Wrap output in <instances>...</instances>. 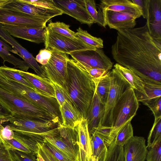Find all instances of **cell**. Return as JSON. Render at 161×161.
I'll return each instance as SVG.
<instances>
[{
    "instance_id": "cell-43",
    "label": "cell",
    "mask_w": 161,
    "mask_h": 161,
    "mask_svg": "<svg viewBox=\"0 0 161 161\" xmlns=\"http://www.w3.org/2000/svg\"><path fill=\"white\" fill-rule=\"evenodd\" d=\"M51 49H43L40 50L38 54L36 56L35 59L37 62L42 65L47 64L50 59L52 54Z\"/></svg>"
},
{
    "instance_id": "cell-10",
    "label": "cell",
    "mask_w": 161,
    "mask_h": 161,
    "mask_svg": "<svg viewBox=\"0 0 161 161\" xmlns=\"http://www.w3.org/2000/svg\"><path fill=\"white\" fill-rule=\"evenodd\" d=\"M52 18L32 16L0 7V24L27 27H46Z\"/></svg>"
},
{
    "instance_id": "cell-11",
    "label": "cell",
    "mask_w": 161,
    "mask_h": 161,
    "mask_svg": "<svg viewBox=\"0 0 161 161\" xmlns=\"http://www.w3.org/2000/svg\"><path fill=\"white\" fill-rule=\"evenodd\" d=\"M57 8L81 24L91 26L94 23L89 13L85 0H53Z\"/></svg>"
},
{
    "instance_id": "cell-8",
    "label": "cell",
    "mask_w": 161,
    "mask_h": 161,
    "mask_svg": "<svg viewBox=\"0 0 161 161\" xmlns=\"http://www.w3.org/2000/svg\"><path fill=\"white\" fill-rule=\"evenodd\" d=\"M44 43L46 49H54L67 54L81 50L96 49L79 39H73L60 35L47 27Z\"/></svg>"
},
{
    "instance_id": "cell-50",
    "label": "cell",
    "mask_w": 161,
    "mask_h": 161,
    "mask_svg": "<svg viewBox=\"0 0 161 161\" xmlns=\"http://www.w3.org/2000/svg\"><path fill=\"white\" fill-rule=\"evenodd\" d=\"M0 161H12L9 150L0 139Z\"/></svg>"
},
{
    "instance_id": "cell-38",
    "label": "cell",
    "mask_w": 161,
    "mask_h": 161,
    "mask_svg": "<svg viewBox=\"0 0 161 161\" xmlns=\"http://www.w3.org/2000/svg\"><path fill=\"white\" fill-rule=\"evenodd\" d=\"M12 161H37V156L16 150L8 149Z\"/></svg>"
},
{
    "instance_id": "cell-16",
    "label": "cell",
    "mask_w": 161,
    "mask_h": 161,
    "mask_svg": "<svg viewBox=\"0 0 161 161\" xmlns=\"http://www.w3.org/2000/svg\"><path fill=\"white\" fill-rule=\"evenodd\" d=\"M77 128L78 136V151L76 161H89L92 156V151L86 119L82 118Z\"/></svg>"
},
{
    "instance_id": "cell-3",
    "label": "cell",
    "mask_w": 161,
    "mask_h": 161,
    "mask_svg": "<svg viewBox=\"0 0 161 161\" xmlns=\"http://www.w3.org/2000/svg\"><path fill=\"white\" fill-rule=\"evenodd\" d=\"M0 104L10 116L58 122L40 108L0 87Z\"/></svg>"
},
{
    "instance_id": "cell-44",
    "label": "cell",
    "mask_w": 161,
    "mask_h": 161,
    "mask_svg": "<svg viewBox=\"0 0 161 161\" xmlns=\"http://www.w3.org/2000/svg\"><path fill=\"white\" fill-rule=\"evenodd\" d=\"M23 1L26 3L39 7L51 9L58 8L56 7L53 0H23Z\"/></svg>"
},
{
    "instance_id": "cell-39",
    "label": "cell",
    "mask_w": 161,
    "mask_h": 161,
    "mask_svg": "<svg viewBox=\"0 0 161 161\" xmlns=\"http://www.w3.org/2000/svg\"><path fill=\"white\" fill-rule=\"evenodd\" d=\"M42 143L45 147L58 161H76L72 159L45 139Z\"/></svg>"
},
{
    "instance_id": "cell-52",
    "label": "cell",
    "mask_w": 161,
    "mask_h": 161,
    "mask_svg": "<svg viewBox=\"0 0 161 161\" xmlns=\"http://www.w3.org/2000/svg\"><path fill=\"white\" fill-rule=\"evenodd\" d=\"M12 1V0H0V7L3 6Z\"/></svg>"
},
{
    "instance_id": "cell-22",
    "label": "cell",
    "mask_w": 161,
    "mask_h": 161,
    "mask_svg": "<svg viewBox=\"0 0 161 161\" xmlns=\"http://www.w3.org/2000/svg\"><path fill=\"white\" fill-rule=\"evenodd\" d=\"M59 110L61 124L65 127L74 129L82 118L79 112L68 100H66L63 104L59 107Z\"/></svg>"
},
{
    "instance_id": "cell-14",
    "label": "cell",
    "mask_w": 161,
    "mask_h": 161,
    "mask_svg": "<svg viewBox=\"0 0 161 161\" xmlns=\"http://www.w3.org/2000/svg\"><path fill=\"white\" fill-rule=\"evenodd\" d=\"M3 27L13 37L36 43L45 42L46 27L34 28L3 25Z\"/></svg>"
},
{
    "instance_id": "cell-15",
    "label": "cell",
    "mask_w": 161,
    "mask_h": 161,
    "mask_svg": "<svg viewBox=\"0 0 161 161\" xmlns=\"http://www.w3.org/2000/svg\"><path fill=\"white\" fill-rule=\"evenodd\" d=\"M125 161H145L147 153L145 139L133 136L123 147Z\"/></svg>"
},
{
    "instance_id": "cell-42",
    "label": "cell",
    "mask_w": 161,
    "mask_h": 161,
    "mask_svg": "<svg viewBox=\"0 0 161 161\" xmlns=\"http://www.w3.org/2000/svg\"><path fill=\"white\" fill-rule=\"evenodd\" d=\"M112 129V127L103 126L100 123L95 132L104 141L107 147L110 144L109 139Z\"/></svg>"
},
{
    "instance_id": "cell-49",
    "label": "cell",
    "mask_w": 161,
    "mask_h": 161,
    "mask_svg": "<svg viewBox=\"0 0 161 161\" xmlns=\"http://www.w3.org/2000/svg\"><path fill=\"white\" fill-rule=\"evenodd\" d=\"M149 0H132L131 1L136 5L140 8L142 16L147 19L148 14V6Z\"/></svg>"
},
{
    "instance_id": "cell-28",
    "label": "cell",
    "mask_w": 161,
    "mask_h": 161,
    "mask_svg": "<svg viewBox=\"0 0 161 161\" xmlns=\"http://www.w3.org/2000/svg\"><path fill=\"white\" fill-rule=\"evenodd\" d=\"M134 92L138 102L142 103L152 99L161 97V85L144 82L143 91L141 92L136 91Z\"/></svg>"
},
{
    "instance_id": "cell-25",
    "label": "cell",
    "mask_w": 161,
    "mask_h": 161,
    "mask_svg": "<svg viewBox=\"0 0 161 161\" xmlns=\"http://www.w3.org/2000/svg\"><path fill=\"white\" fill-rule=\"evenodd\" d=\"M114 67L134 91L141 92L143 91L144 81L134 72L118 63L114 64Z\"/></svg>"
},
{
    "instance_id": "cell-12",
    "label": "cell",
    "mask_w": 161,
    "mask_h": 161,
    "mask_svg": "<svg viewBox=\"0 0 161 161\" xmlns=\"http://www.w3.org/2000/svg\"><path fill=\"white\" fill-rule=\"evenodd\" d=\"M0 38L10 45L13 49L16 51L18 56L22 58L29 66L33 69L36 75L45 77L44 73L32 55L9 34L3 27V25L0 24Z\"/></svg>"
},
{
    "instance_id": "cell-30",
    "label": "cell",
    "mask_w": 161,
    "mask_h": 161,
    "mask_svg": "<svg viewBox=\"0 0 161 161\" xmlns=\"http://www.w3.org/2000/svg\"><path fill=\"white\" fill-rule=\"evenodd\" d=\"M92 156L97 161H105L108 152V147L104 141L94 132L90 136Z\"/></svg>"
},
{
    "instance_id": "cell-36",
    "label": "cell",
    "mask_w": 161,
    "mask_h": 161,
    "mask_svg": "<svg viewBox=\"0 0 161 161\" xmlns=\"http://www.w3.org/2000/svg\"><path fill=\"white\" fill-rule=\"evenodd\" d=\"M105 161H125L123 147L116 145L114 140L108 147Z\"/></svg>"
},
{
    "instance_id": "cell-24",
    "label": "cell",
    "mask_w": 161,
    "mask_h": 161,
    "mask_svg": "<svg viewBox=\"0 0 161 161\" xmlns=\"http://www.w3.org/2000/svg\"><path fill=\"white\" fill-rule=\"evenodd\" d=\"M11 10L32 16L43 17L46 13V9L26 3L23 0H12L2 7Z\"/></svg>"
},
{
    "instance_id": "cell-4",
    "label": "cell",
    "mask_w": 161,
    "mask_h": 161,
    "mask_svg": "<svg viewBox=\"0 0 161 161\" xmlns=\"http://www.w3.org/2000/svg\"><path fill=\"white\" fill-rule=\"evenodd\" d=\"M139 106L134 90L130 88L120 98L114 109L112 116V127L109 141H114L119 131L136 115Z\"/></svg>"
},
{
    "instance_id": "cell-1",
    "label": "cell",
    "mask_w": 161,
    "mask_h": 161,
    "mask_svg": "<svg viewBox=\"0 0 161 161\" xmlns=\"http://www.w3.org/2000/svg\"><path fill=\"white\" fill-rule=\"evenodd\" d=\"M111 53L118 64L144 82L161 85V39L152 37L146 24L118 31Z\"/></svg>"
},
{
    "instance_id": "cell-54",
    "label": "cell",
    "mask_w": 161,
    "mask_h": 161,
    "mask_svg": "<svg viewBox=\"0 0 161 161\" xmlns=\"http://www.w3.org/2000/svg\"><path fill=\"white\" fill-rule=\"evenodd\" d=\"M37 161H45L38 152L37 154Z\"/></svg>"
},
{
    "instance_id": "cell-48",
    "label": "cell",
    "mask_w": 161,
    "mask_h": 161,
    "mask_svg": "<svg viewBox=\"0 0 161 161\" xmlns=\"http://www.w3.org/2000/svg\"><path fill=\"white\" fill-rule=\"evenodd\" d=\"M14 135V131L11 130L9 125L0 128V139L2 140H8L12 139Z\"/></svg>"
},
{
    "instance_id": "cell-37",
    "label": "cell",
    "mask_w": 161,
    "mask_h": 161,
    "mask_svg": "<svg viewBox=\"0 0 161 161\" xmlns=\"http://www.w3.org/2000/svg\"><path fill=\"white\" fill-rule=\"evenodd\" d=\"M161 139V117L154 120V122L149 134L147 141V147L150 148Z\"/></svg>"
},
{
    "instance_id": "cell-56",
    "label": "cell",
    "mask_w": 161,
    "mask_h": 161,
    "mask_svg": "<svg viewBox=\"0 0 161 161\" xmlns=\"http://www.w3.org/2000/svg\"><path fill=\"white\" fill-rule=\"evenodd\" d=\"M89 161H92V159L91 158L90 159V160Z\"/></svg>"
},
{
    "instance_id": "cell-40",
    "label": "cell",
    "mask_w": 161,
    "mask_h": 161,
    "mask_svg": "<svg viewBox=\"0 0 161 161\" xmlns=\"http://www.w3.org/2000/svg\"><path fill=\"white\" fill-rule=\"evenodd\" d=\"M142 103L152 111L155 119L161 117V97L152 99Z\"/></svg>"
},
{
    "instance_id": "cell-53",
    "label": "cell",
    "mask_w": 161,
    "mask_h": 161,
    "mask_svg": "<svg viewBox=\"0 0 161 161\" xmlns=\"http://www.w3.org/2000/svg\"><path fill=\"white\" fill-rule=\"evenodd\" d=\"M9 121V120L8 118L7 117H2L0 118V127L2 125V124Z\"/></svg>"
},
{
    "instance_id": "cell-17",
    "label": "cell",
    "mask_w": 161,
    "mask_h": 161,
    "mask_svg": "<svg viewBox=\"0 0 161 161\" xmlns=\"http://www.w3.org/2000/svg\"><path fill=\"white\" fill-rule=\"evenodd\" d=\"M147 25L153 38L161 39V0H149Z\"/></svg>"
},
{
    "instance_id": "cell-29",
    "label": "cell",
    "mask_w": 161,
    "mask_h": 161,
    "mask_svg": "<svg viewBox=\"0 0 161 161\" xmlns=\"http://www.w3.org/2000/svg\"><path fill=\"white\" fill-rule=\"evenodd\" d=\"M110 71L101 77L92 79L95 84V92L101 102L105 104L107 101L110 87Z\"/></svg>"
},
{
    "instance_id": "cell-6",
    "label": "cell",
    "mask_w": 161,
    "mask_h": 161,
    "mask_svg": "<svg viewBox=\"0 0 161 161\" xmlns=\"http://www.w3.org/2000/svg\"><path fill=\"white\" fill-rule=\"evenodd\" d=\"M110 85L105 103L104 114L100 123L112 127L113 113L115 107L124 93L130 87L129 84L113 68L110 71Z\"/></svg>"
},
{
    "instance_id": "cell-26",
    "label": "cell",
    "mask_w": 161,
    "mask_h": 161,
    "mask_svg": "<svg viewBox=\"0 0 161 161\" xmlns=\"http://www.w3.org/2000/svg\"><path fill=\"white\" fill-rule=\"evenodd\" d=\"M77 126L72 129L65 127L59 123L57 127L60 137L76 155L78 151V136Z\"/></svg>"
},
{
    "instance_id": "cell-51",
    "label": "cell",
    "mask_w": 161,
    "mask_h": 161,
    "mask_svg": "<svg viewBox=\"0 0 161 161\" xmlns=\"http://www.w3.org/2000/svg\"><path fill=\"white\" fill-rule=\"evenodd\" d=\"M10 116L9 114L0 104V118L9 117Z\"/></svg>"
},
{
    "instance_id": "cell-18",
    "label": "cell",
    "mask_w": 161,
    "mask_h": 161,
    "mask_svg": "<svg viewBox=\"0 0 161 161\" xmlns=\"http://www.w3.org/2000/svg\"><path fill=\"white\" fill-rule=\"evenodd\" d=\"M1 140L8 149L16 150L37 156L38 152L37 142L28 136L14 131V135L12 139Z\"/></svg>"
},
{
    "instance_id": "cell-7",
    "label": "cell",
    "mask_w": 161,
    "mask_h": 161,
    "mask_svg": "<svg viewBox=\"0 0 161 161\" xmlns=\"http://www.w3.org/2000/svg\"><path fill=\"white\" fill-rule=\"evenodd\" d=\"M51 49L52 56L49 62L41 67L46 77L64 89L67 76V62L69 58L67 54Z\"/></svg>"
},
{
    "instance_id": "cell-9",
    "label": "cell",
    "mask_w": 161,
    "mask_h": 161,
    "mask_svg": "<svg viewBox=\"0 0 161 161\" xmlns=\"http://www.w3.org/2000/svg\"><path fill=\"white\" fill-rule=\"evenodd\" d=\"M69 54L76 63L84 68H99L108 72L113 66L111 60L101 48L78 51Z\"/></svg>"
},
{
    "instance_id": "cell-46",
    "label": "cell",
    "mask_w": 161,
    "mask_h": 161,
    "mask_svg": "<svg viewBox=\"0 0 161 161\" xmlns=\"http://www.w3.org/2000/svg\"><path fill=\"white\" fill-rule=\"evenodd\" d=\"M56 98L59 107L61 106L66 100H69L63 89L57 84L53 83Z\"/></svg>"
},
{
    "instance_id": "cell-23",
    "label": "cell",
    "mask_w": 161,
    "mask_h": 161,
    "mask_svg": "<svg viewBox=\"0 0 161 161\" xmlns=\"http://www.w3.org/2000/svg\"><path fill=\"white\" fill-rule=\"evenodd\" d=\"M12 53L18 55L16 51L0 38V57L3 60L4 65V62H7L13 65L15 69L18 68L22 71L27 72L30 68L26 62L16 57Z\"/></svg>"
},
{
    "instance_id": "cell-34",
    "label": "cell",
    "mask_w": 161,
    "mask_h": 161,
    "mask_svg": "<svg viewBox=\"0 0 161 161\" xmlns=\"http://www.w3.org/2000/svg\"><path fill=\"white\" fill-rule=\"evenodd\" d=\"M47 27L49 29L60 35L73 39H78L76 37L75 32L70 29V26L63 22H51Z\"/></svg>"
},
{
    "instance_id": "cell-35",
    "label": "cell",
    "mask_w": 161,
    "mask_h": 161,
    "mask_svg": "<svg viewBox=\"0 0 161 161\" xmlns=\"http://www.w3.org/2000/svg\"><path fill=\"white\" fill-rule=\"evenodd\" d=\"M86 8L94 23H97L105 27L103 15L101 9L98 8L97 11L96 4L94 0H85Z\"/></svg>"
},
{
    "instance_id": "cell-55",
    "label": "cell",
    "mask_w": 161,
    "mask_h": 161,
    "mask_svg": "<svg viewBox=\"0 0 161 161\" xmlns=\"http://www.w3.org/2000/svg\"><path fill=\"white\" fill-rule=\"evenodd\" d=\"M91 158L92 159V161H97V159L92 156Z\"/></svg>"
},
{
    "instance_id": "cell-21",
    "label": "cell",
    "mask_w": 161,
    "mask_h": 161,
    "mask_svg": "<svg viewBox=\"0 0 161 161\" xmlns=\"http://www.w3.org/2000/svg\"><path fill=\"white\" fill-rule=\"evenodd\" d=\"M102 12L108 10L131 14L137 19L142 16L138 6L129 0H102L99 7Z\"/></svg>"
},
{
    "instance_id": "cell-32",
    "label": "cell",
    "mask_w": 161,
    "mask_h": 161,
    "mask_svg": "<svg viewBox=\"0 0 161 161\" xmlns=\"http://www.w3.org/2000/svg\"><path fill=\"white\" fill-rule=\"evenodd\" d=\"M75 35L77 39L92 47L101 49L103 47V41L101 38L92 36L80 27L77 29Z\"/></svg>"
},
{
    "instance_id": "cell-13",
    "label": "cell",
    "mask_w": 161,
    "mask_h": 161,
    "mask_svg": "<svg viewBox=\"0 0 161 161\" xmlns=\"http://www.w3.org/2000/svg\"><path fill=\"white\" fill-rule=\"evenodd\" d=\"M105 26L118 31L134 28L136 18L133 14L126 12L105 10L102 12Z\"/></svg>"
},
{
    "instance_id": "cell-27",
    "label": "cell",
    "mask_w": 161,
    "mask_h": 161,
    "mask_svg": "<svg viewBox=\"0 0 161 161\" xmlns=\"http://www.w3.org/2000/svg\"><path fill=\"white\" fill-rule=\"evenodd\" d=\"M44 139L72 159L76 161V154L60 137L57 127L48 131Z\"/></svg>"
},
{
    "instance_id": "cell-31",
    "label": "cell",
    "mask_w": 161,
    "mask_h": 161,
    "mask_svg": "<svg viewBox=\"0 0 161 161\" xmlns=\"http://www.w3.org/2000/svg\"><path fill=\"white\" fill-rule=\"evenodd\" d=\"M0 74L6 78L23 84L37 93L33 86L18 72L17 69L14 68L9 67L4 65L0 66Z\"/></svg>"
},
{
    "instance_id": "cell-5",
    "label": "cell",
    "mask_w": 161,
    "mask_h": 161,
    "mask_svg": "<svg viewBox=\"0 0 161 161\" xmlns=\"http://www.w3.org/2000/svg\"><path fill=\"white\" fill-rule=\"evenodd\" d=\"M8 118L11 130L41 142H43L47 131L57 127L58 124L54 120L43 121L10 116Z\"/></svg>"
},
{
    "instance_id": "cell-33",
    "label": "cell",
    "mask_w": 161,
    "mask_h": 161,
    "mask_svg": "<svg viewBox=\"0 0 161 161\" xmlns=\"http://www.w3.org/2000/svg\"><path fill=\"white\" fill-rule=\"evenodd\" d=\"M133 136V128L130 121L118 132L114 139V142L118 146L123 147Z\"/></svg>"
},
{
    "instance_id": "cell-47",
    "label": "cell",
    "mask_w": 161,
    "mask_h": 161,
    "mask_svg": "<svg viewBox=\"0 0 161 161\" xmlns=\"http://www.w3.org/2000/svg\"><path fill=\"white\" fill-rule=\"evenodd\" d=\"M78 65L85 69L92 79L101 77L106 74L109 72L103 69L92 67L84 68Z\"/></svg>"
},
{
    "instance_id": "cell-20",
    "label": "cell",
    "mask_w": 161,
    "mask_h": 161,
    "mask_svg": "<svg viewBox=\"0 0 161 161\" xmlns=\"http://www.w3.org/2000/svg\"><path fill=\"white\" fill-rule=\"evenodd\" d=\"M105 104L102 103L96 93H95L88 111L86 119L90 136L95 132L103 117Z\"/></svg>"
},
{
    "instance_id": "cell-19",
    "label": "cell",
    "mask_w": 161,
    "mask_h": 161,
    "mask_svg": "<svg viewBox=\"0 0 161 161\" xmlns=\"http://www.w3.org/2000/svg\"><path fill=\"white\" fill-rule=\"evenodd\" d=\"M17 71L33 86L37 93L56 98L53 83L48 78L20 69Z\"/></svg>"
},
{
    "instance_id": "cell-41",
    "label": "cell",
    "mask_w": 161,
    "mask_h": 161,
    "mask_svg": "<svg viewBox=\"0 0 161 161\" xmlns=\"http://www.w3.org/2000/svg\"><path fill=\"white\" fill-rule=\"evenodd\" d=\"M150 148L147 154V161H161V139Z\"/></svg>"
},
{
    "instance_id": "cell-2",
    "label": "cell",
    "mask_w": 161,
    "mask_h": 161,
    "mask_svg": "<svg viewBox=\"0 0 161 161\" xmlns=\"http://www.w3.org/2000/svg\"><path fill=\"white\" fill-rule=\"evenodd\" d=\"M92 79L73 59L67 62V76L64 89L69 101L86 119L95 92Z\"/></svg>"
},
{
    "instance_id": "cell-45",
    "label": "cell",
    "mask_w": 161,
    "mask_h": 161,
    "mask_svg": "<svg viewBox=\"0 0 161 161\" xmlns=\"http://www.w3.org/2000/svg\"><path fill=\"white\" fill-rule=\"evenodd\" d=\"M38 153L45 161H58L45 147L42 142H37Z\"/></svg>"
}]
</instances>
